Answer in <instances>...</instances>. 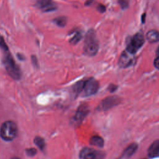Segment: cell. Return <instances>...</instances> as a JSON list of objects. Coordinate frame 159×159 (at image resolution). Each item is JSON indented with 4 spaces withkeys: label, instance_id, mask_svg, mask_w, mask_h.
<instances>
[{
    "label": "cell",
    "instance_id": "26",
    "mask_svg": "<svg viewBox=\"0 0 159 159\" xmlns=\"http://www.w3.org/2000/svg\"><path fill=\"white\" fill-rule=\"evenodd\" d=\"M157 55L158 56H159V47H158V49H157Z\"/></svg>",
    "mask_w": 159,
    "mask_h": 159
},
{
    "label": "cell",
    "instance_id": "10",
    "mask_svg": "<svg viewBox=\"0 0 159 159\" xmlns=\"http://www.w3.org/2000/svg\"><path fill=\"white\" fill-rule=\"evenodd\" d=\"M88 112V107L86 105H81L78 109L73 117V120L76 124L80 123L83 120V119L85 117V116L87 115Z\"/></svg>",
    "mask_w": 159,
    "mask_h": 159
},
{
    "label": "cell",
    "instance_id": "15",
    "mask_svg": "<svg viewBox=\"0 0 159 159\" xmlns=\"http://www.w3.org/2000/svg\"><path fill=\"white\" fill-rule=\"evenodd\" d=\"M53 22L59 27H64L66 24L67 22V19L66 17L64 16H60L56 17L54 20Z\"/></svg>",
    "mask_w": 159,
    "mask_h": 159
},
{
    "label": "cell",
    "instance_id": "2",
    "mask_svg": "<svg viewBox=\"0 0 159 159\" xmlns=\"http://www.w3.org/2000/svg\"><path fill=\"white\" fill-rule=\"evenodd\" d=\"M98 49L99 43L96 33L93 29H90L88 31L85 37L84 52L86 55L92 57L97 53Z\"/></svg>",
    "mask_w": 159,
    "mask_h": 159
},
{
    "label": "cell",
    "instance_id": "20",
    "mask_svg": "<svg viewBox=\"0 0 159 159\" xmlns=\"http://www.w3.org/2000/svg\"><path fill=\"white\" fill-rule=\"evenodd\" d=\"M119 3L122 9L127 8L129 6L128 0H119Z\"/></svg>",
    "mask_w": 159,
    "mask_h": 159
},
{
    "label": "cell",
    "instance_id": "12",
    "mask_svg": "<svg viewBox=\"0 0 159 159\" xmlns=\"http://www.w3.org/2000/svg\"><path fill=\"white\" fill-rule=\"evenodd\" d=\"M138 148V145L135 143H133L128 146L124 151L122 157L124 158H129L132 157L137 151Z\"/></svg>",
    "mask_w": 159,
    "mask_h": 159
},
{
    "label": "cell",
    "instance_id": "16",
    "mask_svg": "<svg viewBox=\"0 0 159 159\" xmlns=\"http://www.w3.org/2000/svg\"><path fill=\"white\" fill-rule=\"evenodd\" d=\"M84 85V81H80L77 82L74 86H73V91L76 94L80 93L83 90Z\"/></svg>",
    "mask_w": 159,
    "mask_h": 159
},
{
    "label": "cell",
    "instance_id": "3",
    "mask_svg": "<svg viewBox=\"0 0 159 159\" xmlns=\"http://www.w3.org/2000/svg\"><path fill=\"white\" fill-rule=\"evenodd\" d=\"M17 134V127L15 122L12 120H7L2 124L0 129L1 138L6 141L14 139Z\"/></svg>",
    "mask_w": 159,
    "mask_h": 159
},
{
    "label": "cell",
    "instance_id": "4",
    "mask_svg": "<svg viewBox=\"0 0 159 159\" xmlns=\"http://www.w3.org/2000/svg\"><path fill=\"white\" fill-rule=\"evenodd\" d=\"M144 37L142 34L138 32L135 34L127 43L126 50L134 55L143 45Z\"/></svg>",
    "mask_w": 159,
    "mask_h": 159
},
{
    "label": "cell",
    "instance_id": "8",
    "mask_svg": "<svg viewBox=\"0 0 159 159\" xmlns=\"http://www.w3.org/2000/svg\"><path fill=\"white\" fill-rule=\"evenodd\" d=\"M134 62V55L130 53L127 50L124 51L119 60V65L120 67L127 68Z\"/></svg>",
    "mask_w": 159,
    "mask_h": 159
},
{
    "label": "cell",
    "instance_id": "6",
    "mask_svg": "<svg viewBox=\"0 0 159 159\" xmlns=\"http://www.w3.org/2000/svg\"><path fill=\"white\" fill-rule=\"evenodd\" d=\"M99 89V83L94 78H90L84 81L83 88V94L85 96H89L94 94Z\"/></svg>",
    "mask_w": 159,
    "mask_h": 159
},
{
    "label": "cell",
    "instance_id": "18",
    "mask_svg": "<svg viewBox=\"0 0 159 159\" xmlns=\"http://www.w3.org/2000/svg\"><path fill=\"white\" fill-rule=\"evenodd\" d=\"M34 143L41 150H43L45 147V141L42 137H36L34 139Z\"/></svg>",
    "mask_w": 159,
    "mask_h": 159
},
{
    "label": "cell",
    "instance_id": "14",
    "mask_svg": "<svg viewBox=\"0 0 159 159\" xmlns=\"http://www.w3.org/2000/svg\"><path fill=\"white\" fill-rule=\"evenodd\" d=\"M91 145L96 146L97 147H102L104 146V140L102 137L98 136V135H94L90 139L89 141Z\"/></svg>",
    "mask_w": 159,
    "mask_h": 159
},
{
    "label": "cell",
    "instance_id": "27",
    "mask_svg": "<svg viewBox=\"0 0 159 159\" xmlns=\"http://www.w3.org/2000/svg\"><path fill=\"white\" fill-rule=\"evenodd\" d=\"M11 159H20V158H17V157H14V158H11Z\"/></svg>",
    "mask_w": 159,
    "mask_h": 159
},
{
    "label": "cell",
    "instance_id": "9",
    "mask_svg": "<svg viewBox=\"0 0 159 159\" xmlns=\"http://www.w3.org/2000/svg\"><path fill=\"white\" fill-rule=\"evenodd\" d=\"M37 6L44 12L52 11L57 9V6L52 0H39L37 2Z\"/></svg>",
    "mask_w": 159,
    "mask_h": 159
},
{
    "label": "cell",
    "instance_id": "22",
    "mask_svg": "<svg viewBox=\"0 0 159 159\" xmlns=\"http://www.w3.org/2000/svg\"><path fill=\"white\" fill-rule=\"evenodd\" d=\"M31 59H32V64L34 65V66H35L36 68H38L39 67V63H38V60H37V58L35 56L33 55L31 57Z\"/></svg>",
    "mask_w": 159,
    "mask_h": 159
},
{
    "label": "cell",
    "instance_id": "21",
    "mask_svg": "<svg viewBox=\"0 0 159 159\" xmlns=\"http://www.w3.org/2000/svg\"><path fill=\"white\" fill-rule=\"evenodd\" d=\"M26 153L27 155L32 157L35 155V153H37V150L35 148H28L26 150Z\"/></svg>",
    "mask_w": 159,
    "mask_h": 159
},
{
    "label": "cell",
    "instance_id": "7",
    "mask_svg": "<svg viewBox=\"0 0 159 159\" xmlns=\"http://www.w3.org/2000/svg\"><path fill=\"white\" fill-rule=\"evenodd\" d=\"M121 99L119 96H109L104 99H103L101 102L99 104L98 109L100 111H106L108 110L116 105L119 104Z\"/></svg>",
    "mask_w": 159,
    "mask_h": 159
},
{
    "label": "cell",
    "instance_id": "17",
    "mask_svg": "<svg viewBox=\"0 0 159 159\" xmlns=\"http://www.w3.org/2000/svg\"><path fill=\"white\" fill-rule=\"evenodd\" d=\"M82 38V34L80 32H76L75 34L70 39V42L72 44H76L78 43Z\"/></svg>",
    "mask_w": 159,
    "mask_h": 159
},
{
    "label": "cell",
    "instance_id": "13",
    "mask_svg": "<svg viewBox=\"0 0 159 159\" xmlns=\"http://www.w3.org/2000/svg\"><path fill=\"white\" fill-rule=\"evenodd\" d=\"M146 38L150 43H156L159 42V32L155 30H149L146 35Z\"/></svg>",
    "mask_w": 159,
    "mask_h": 159
},
{
    "label": "cell",
    "instance_id": "11",
    "mask_svg": "<svg viewBox=\"0 0 159 159\" xmlns=\"http://www.w3.org/2000/svg\"><path fill=\"white\" fill-rule=\"evenodd\" d=\"M148 156L150 158L159 157V140H155L148 149Z\"/></svg>",
    "mask_w": 159,
    "mask_h": 159
},
{
    "label": "cell",
    "instance_id": "23",
    "mask_svg": "<svg viewBox=\"0 0 159 159\" xmlns=\"http://www.w3.org/2000/svg\"><path fill=\"white\" fill-rule=\"evenodd\" d=\"M153 64L154 66H155V68L158 70H159V56H158L153 61Z\"/></svg>",
    "mask_w": 159,
    "mask_h": 159
},
{
    "label": "cell",
    "instance_id": "24",
    "mask_svg": "<svg viewBox=\"0 0 159 159\" xmlns=\"http://www.w3.org/2000/svg\"><path fill=\"white\" fill-rule=\"evenodd\" d=\"M98 9L101 12H104L106 11V7L102 4H99L98 6Z\"/></svg>",
    "mask_w": 159,
    "mask_h": 159
},
{
    "label": "cell",
    "instance_id": "5",
    "mask_svg": "<svg viewBox=\"0 0 159 159\" xmlns=\"http://www.w3.org/2000/svg\"><path fill=\"white\" fill-rule=\"evenodd\" d=\"M81 159H104V152L91 148H84L80 152Z\"/></svg>",
    "mask_w": 159,
    "mask_h": 159
},
{
    "label": "cell",
    "instance_id": "19",
    "mask_svg": "<svg viewBox=\"0 0 159 159\" xmlns=\"http://www.w3.org/2000/svg\"><path fill=\"white\" fill-rule=\"evenodd\" d=\"M0 47L4 51L7 52L8 51V47L7 44L6 43L4 39L2 37H0Z\"/></svg>",
    "mask_w": 159,
    "mask_h": 159
},
{
    "label": "cell",
    "instance_id": "25",
    "mask_svg": "<svg viewBox=\"0 0 159 159\" xmlns=\"http://www.w3.org/2000/svg\"><path fill=\"white\" fill-rule=\"evenodd\" d=\"M117 88V86L115 85V84H111L109 86V90L111 91V92H114L115 91Z\"/></svg>",
    "mask_w": 159,
    "mask_h": 159
},
{
    "label": "cell",
    "instance_id": "1",
    "mask_svg": "<svg viewBox=\"0 0 159 159\" xmlns=\"http://www.w3.org/2000/svg\"><path fill=\"white\" fill-rule=\"evenodd\" d=\"M4 52L5 54L3 57V63L7 73L14 80H19L22 76L20 69L16 64L9 52L7 51Z\"/></svg>",
    "mask_w": 159,
    "mask_h": 159
}]
</instances>
